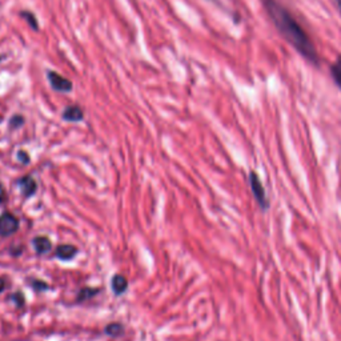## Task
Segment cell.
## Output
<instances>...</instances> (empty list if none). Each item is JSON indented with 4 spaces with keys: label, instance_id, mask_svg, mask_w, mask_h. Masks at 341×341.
<instances>
[{
    "label": "cell",
    "instance_id": "1",
    "mask_svg": "<svg viewBox=\"0 0 341 341\" xmlns=\"http://www.w3.org/2000/svg\"><path fill=\"white\" fill-rule=\"evenodd\" d=\"M263 6L273 25L277 28L278 34L286 39L304 59L317 66L320 59H319L316 47L303 25L291 14V11L284 7L281 3H278L277 0H263Z\"/></svg>",
    "mask_w": 341,
    "mask_h": 341
},
{
    "label": "cell",
    "instance_id": "2",
    "mask_svg": "<svg viewBox=\"0 0 341 341\" xmlns=\"http://www.w3.org/2000/svg\"><path fill=\"white\" fill-rule=\"evenodd\" d=\"M249 185H251V191L253 193V197L256 200V203L259 204L263 211H267L269 208V202L268 197H267V192H265L264 185L261 183L260 178L258 176V174H254V172H251L249 174Z\"/></svg>",
    "mask_w": 341,
    "mask_h": 341
},
{
    "label": "cell",
    "instance_id": "3",
    "mask_svg": "<svg viewBox=\"0 0 341 341\" xmlns=\"http://www.w3.org/2000/svg\"><path fill=\"white\" fill-rule=\"evenodd\" d=\"M19 230V219L12 213L6 212L0 215V236H11Z\"/></svg>",
    "mask_w": 341,
    "mask_h": 341
},
{
    "label": "cell",
    "instance_id": "4",
    "mask_svg": "<svg viewBox=\"0 0 341 341\" xmlns=\"http://www.w3.org/2000/svg\"><path fill=\"white\" fill-rule=\"evenodd\" d=\"M47 79H48L49 84L52 90L58 91V92H71L72 91V81L66 79L64 76H62L60 73L55 72V71H48L47 72Z\"/></svg>",
    "mask_w": 341,
    "mask_h": 341
},
{
    "label": "cell",
    "instance_id": "5",
    "mask_svg": "<svg viewBox=\"0 0 341 341\" xmlns=\"http://www.w3.org/2000/svg\"><path fill=\"white\" fill-rule=\"evenodd\" d=\"M18 185L19 188H20L21 193L24 197H30L36 192V181L34 180V178L31 176H24V178H21L20 180H18Z\"/></svg>",
    "mask_w": 341,
    "mask_h": 341
},
{
    "label": "cell",
    "instance_id": "6",
    "mask_svg": "<svg viewBox=\"0 0 341 341\" xmlns=\"http://www.w3.org/2000/svg\"><path fill=\"white\" fill-rule=\"evenodd\" d=\"M77 254V248L71 244H62L56 248V256L60 260H72Z\"/></svg>",
    "mask_w": 341,
    "mask_h": 341
},
{
    "label": "cell",
    "instance_id": "7",
    "mask_svg": "<svg viewBox=\"0 0 341 341\" xmlns=\"http://www.w3.org/2000/svg\"><path fill=\"white\" fill-rule=\"evenodd\" d=\"M83 111H81L80 107H77V105H70V107H67L63 112V119L66 122H80L83 120Z\"/></svg>",
    "mask_w": 341,
    "mask_h": 341
},
{
    "label": "cell",
    "instance_id": "8",
    "mask_svg": "<svg viewBox=\"0 0 341 341\" xmlns=\"http://www.w3.org/2000/svg\"><path fill=\"white\" fill-rule=\"evenodd\" d=\"M32 245H34V248H35L36 253H39V254L48 253V252L51 251V248H52L49 239L45 236L35 237V239L32 240Z\"/></svg>",
    "mask_w": 341,
    "mask_h": 341
},
{
    "label": "cell",
    "instance_id": "9",
    "mask_svg": "<svg viewBox=\"0 0 341 341\" xmlns=\"http://www.w3.org/2000/svg\"><path fill=\"white\" fill-rule=\"evenodd\" d=\"M112 291L115 292V295H122L127 291L128 288V281H127V278L122 275H115L112 277V282H111Z\"/></svg>",
    "mask_w": 341,
    "mask_h": 341
},
{
    "label": "cell",
    "instance_id": "10",
    "mask_svg": "<svg viewBox=\"0 0 341 341\" xmlns=\"http://www.w3.org/2000/svg\"><path fill=\"white\" fill-rule=\"evenodd\" d=\"M331 76L338 90L341 91V55L337 56V59L334 60V63L331 66Z\"/></svg>",
    "mask_w": 341,
    "mask_h": 341
},
{
    "label": "cell",
    "instance_id": "11",
    "mask_svg": "<svg viewBox=\"0 0 341 341\" xmlns=\"http://www.w3.org/2000/svg\"><path fill=\"white\" fill-rule=\"evenodd\" d=\"M123 332H124V328H123L122 324H119V323L109 324V325L105 328V333H107L108 336H113V337H118V336H120Z\"/></svg>",
    "mask_w": 341,
    "mask_h": 341
},
{
    "label": "cell",
    "instance_id": "12",
    "mask_svg": "<svg viewBox=\"0 0 341 341\" xmlns=\"http://www.w3.org/2000/svg\"><path fill=\"white\" fill-rule=\"evenodd\" d=\"M98 292H99L98 289L84 288V289H81L80 293H79V296H77V300H80V301H83V300L90 299L91 296H95V295H96V293H98Z\"/></svg>",
    "mask_w": 341,
    "mask_h": 341
},
{
    "label": "cell",
    "instance_id": "13",
    "mask_svg": "<svg viewBox=\"0 0 341 341\" xmlns=\"http://www.w3.org/2000/svg\"><path fill=\"white\" fill-rule=\"evenodd\" d=\"M21 16H24V18L27 19V21L31 24V27L34 28V30H38L39 25L38 23H36V18L31 14V12H28V11L27 12H21Z\"/></svg>",
    "mask_w": 341,
    "mask_h": 341
},
{
    "label": "cell",
    "instance_id": "14",
    "mask_svg": "<svg viewBox=\"0 0 341 341\" xmlns=\"http://www.w3.org/2000/svg\"><path fill=\"white\" fill-rule=\"evenodd\" d=\"M23 123H24V119L21 118V116H14V118L11 119V122H10V126L12 127V128H15V127H16V128H18V127H20L21 124H23Z\"/></svg>",
    "mask_w": 341,
    "mask_h": 341
},
{
    "label": "cell",
    "instance_id": "15",
    "mask_svg": "<svg viewBox=\"0 0 341 341\" xmlns=\"http://www.w3.org/2000/svg\"><path fill=\"white\" fill-rule=\"evenodd\" d=\"M18 160L20 161L21 164L30 163V156H28V153L24 152V151H19V152H18Z\"/></svg>",
    "mask_w": 341,
    "mask_h": 341
},
{
    "label": "cell",
    "instance_id": "16",
    "mask_svg": "<svg viewBox=\"0 0 341 341\" xmlns=\"http://www.w3.org/2000/svg\"><path fill=\"white\" fill-rule=\"evenodd\" d=\"M6 198H7V193H6L4 188L2 187V184H0V204L6 202Z\"/></svg>",
    "mask_w": 341,
    "mask_h": 341
},
{
    "label": "cell",
    "instance_id": "17",
    "mask_svg": "<svg viewBox=\"0 0 341 341\" xmlns=\"http://www.w3.org/2000/svg\"><path fill=\"white\" fill-rule=\"evenodd\" d=\"M40 282H42V281H34V284H32V286H34V288L39 289V291H40V289L48 288V286H47V284H40Z\"/></svg>",
    "mask_w": 341,
    "mask_h": 341
},
{
    "label": "cell",
    "instance_id": "18",
    "mask_svg": "<svg viewBox=\"0 0 341 341\" xmlns=\"http://www.w3.org/2000/svg\"><path fill=\"white\" fill-rule=\"evenodd\" d=\"M4 288H6V281H4L3 278H0V293L3 292Z\"/></svg>",
    "mask_w": 341,
    "mask_h": 341
},
{
    "label": "cell",
    "instance_id": "19",
    "mask_svg": "<svg viewBox=\"0 0 341 341\" xmlns=\"http://www.w3.org/2000/svg\"><path fill=\"white\" fill-rule=\"evenodd\" d=\"M334 3H336V6H337V10H338V12H340V16H341V0H334Z\"/></svg>",
    "mask_w": 341,
    "mask_h": 341
},
{
    "label": "cell",
    "instance_id": "20",
    "mask_svg": "<svg viewBox=\"0 0 341 341\" xmlns=\"http://www.w3.org/2000/svg\"><path fill=\"white\" fill-rule=\"evenodd\" d=\"M0 60H2V58H0Z\"/></svg>",
    "mask_w": 341,
    "mask_h": 341
}]
</instances>
